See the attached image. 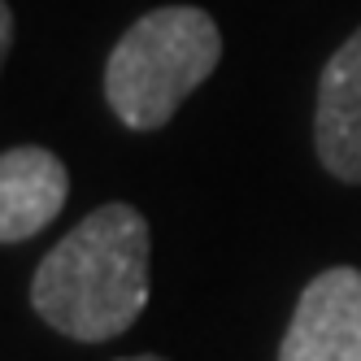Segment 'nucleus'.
Here are the masks:
<instances>
[{"label": "nucleus", "mask_w": 361, "mask_h": 361, "mask_svg": "<svg viewBox=\"0 0 361 361\" xmlns=\"http://www.w3.org/2000/svg\"><path fill=\"white\" fill-rule=\"evenodd\" d=\"M152 292V226L126 200L92 209L31 279V309L66 340L105 344L135 326Z\"/></svg>", "instance_id": "f257e3e1"}, {"label": "nucleus", "mask_w": 361, "mask_h": 361, "mask_svg": "<svg viewBox=\"0 0 361 361\" xmlns=\"http://www.w3.org/2000/svg\"><path fill=\"white\" fill-rule=\"evenodd\" d=\"M222 61V31L200 5L148 9L122 31L105 66V100L126 131H161Z\"/></svg>", "instance_id": "f03ea898"}, {"label": "nucleus", "mask_w": 361, "mask_h": 361, "mask_svg": "<svg viewBox=\"0 0 361 361\" xmlns=\"http://www.w3.org/2000/svg\"><path fill=\"white\" fill-rule=\"evenodd\" d=\"M279 361H361V270L331 266L305 283Z\"/></svg>", "instance_id": "7ed1b4c3"}, {"label": "nucleus", "mask_w": 361, "mask_h": 361, "mask_svg": "<svg viewBox=\"0 0 361 361\" xmlns=\"http://www.w3.org/2000/svg\"><path fill=\"white\" fill-rule=\"evenodd\" d=\"M314 148L340 183H361V27L335 48L318 79Z\"/></svg>", "instance_id": "20e7f679"}, {"label": "nucleus", "mask_w": 361, "mask_h": 361, "mask_svg": "<svg viewBox=\"0 0 361 361\" xmlns=\"http://www.w3.org/2000/svg\"><path fill=\"white\" fill-rule=\"evenodd\" d=\"M70 170L39 144H13L0 157V244H27L66 209Z\"/></svg>", "instance_id": "39448f33"}, {"label": "nucleus", "mask_w": 361, "mask_h": 361, "mask_svg": "<svg viewBox=\"0 0 361 361\" xmlns=\"http://www.w3.org/2000/svg\"><path fill=\"white\" fill-rule=\"evenodd\" d=\"M9 48H13V5L5 0V5H0V53L9 57Z\"/></svg>", "instance_id": "423d86ee"}, {"label": "nucleus", "mask_w": 361, "mask_h": 361, "mask_svg": "<svg viewBox=\"0 0 361 361\" xmlns=\"http://www.w3.org/2000/svg\"><path fill=\"white\" fill-rule=\"evenodd\" d=\"M118 361H166V357H157V353H140V357H118Z\"/></svg>", "instance_id": "0eeeda50"}]
</instances>
